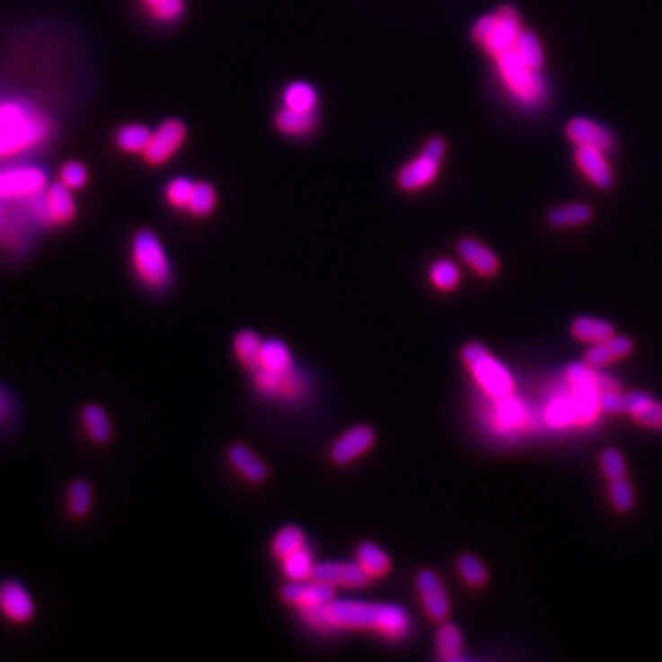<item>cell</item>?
Masks as SVG:
<instances>
[{"mask_svg": "<svg viewBox=\"0 0 662 662\" xmlns=\"http://www.w3.org/2000/svg\"><path fill=\"white\" fill-rule=\"evenodd\" d=\"M144 3H146V4H149V6L153 8V6H157V4L161 3V0H144Z\"/></svg>", "mask_w": 662, "mask_h": 662, "instance_id": "53", "label": "cell"}, {"mask_svg": "<svg viewBox=\"0 0 662 662\" xmlns=\"http://www.w3.org/2000/svg\"><path fill=\"white\" fill-rule=\"evenodd\" d=\"M186 138V128L181 120L170 119L159 126V129L153 133L144 154L146 161L153 166L164 164L172 154L182 146Z\"/></svg>", "mask_w": 662, "mask_h": 662, "instance_id": "10", "label": "cell"}, {"mask_svg": "<svg viewBox=\"0 0 662 662\" xmlns=\"http://www.w3.org/2000/svg\"><path fill=\"white\" fill-rule=\"evenodd\" d=\"M84 425L89 433V437L98 442V444H105L109 442L112 429H110V421L109 416L105 412V409H102L100 405H87L84 409Z\"/></svg>", "mask_w": 662, "mask_h": 662, "instance_id": "30", "label": "cell"}, {"mask_svg": "<svg viewBox=\"0 0 662 662\" xmlns=\"http://www.w3.org/2000/svg\"><path fill=\"white\" fill-rule=\"evenodd\" d=\"M49 188L47 172L39 166L19 164L0 168V201H31Z\"/></svg>", "mask_w": 662, "mask_h": 662, "instance_id": "5", "label": "cell"}, {"mask_svg": "<svg viewBox=\"0 0 662 662\" xmlns=\"http://www.w3.org/2000/svg\"><path fill=\"white\" fill-rule=\"evenodd\" d=\"M576 164L595 186L607 190L614 182L613 170L605 159V151L596 147L579 146L576 149Z\"/></svg>", "mask_w": 662, "mask_h": 662, "instance_id": "17", "label": "cell"}, {"mask_svg": "<svg viewBox=\"0 0 662 662\" xmlns=\"http://www.w3.org/2000/svg\"><path fill=\"white\" fill-rule=\"evenodd\" d=\"M153 137V131L140 124H129L116 131V144L126 153H140L146 151L149 140Z\"/></svg>", "mask_w": 662, "mask_h": 662, "instance_id": "32", "label": "cell"}, {"mask_svg": "<svg viewBox=\"0 0 662 662\" xmlns=\"http://www.w3.org/2000/svg\"><path fill=\"white\" fill-rule=\"evenodd\" d=\"M193 186H196V182H191V179H188V177H177V179H173L168 184V190H166L168 201L175 208H188L190 199H191V193H193Z\"/></svg>", "mask_w": 662, "mask_h": 662, "instance_id": "42", "label": "cell"}, {"mask_svg": "<svg viewBox=\"0 0 662 662\" xmlns=\"http://www.w3.org/2000/svg\"><path fill=\"white\" fill-rule=\"evenodd\" d=\"M500 402H504V403H502V407L499 409V418H502V421H504V423L512 425V423H517V421L523 418V410H521V407H519V403H517V402L508 400V398H504V400H500Z\"/></svg>", "mask_w": 662, "mask_h": 662, "instance_id": "49", "label": "cell"}, {"mask_svg": "<svg viewBox=\"0 0 662 662\" xmlns=\"http://www.w3.org/2000/svg\"><path fill=\"white\" fill-rule=\"evenodd\" d=\"M313 578L328 583V586L339 589H359L370 583V576L361 569L357 561L352 563H337V561H326L315 565Z\"/></svg>", "mask_w": 662, "mask_h": 662, "instance_id": "11", "label": "cell"}, {"mask_svg": "<svg viewBox=\"0 0 662 662\" xmlns=\"http://www.w3.org/2000/svg\"><path fill=\"white\" fill-rule=\"evenodd\" d=\"M593 217V212L587 205H565L560 208H554L549 214V223L558 228L567 226H579L589 223Z\"/></svg>", "mask_w": 662, "mask_h": 662, "instance_id": "33", "label": "cell"}, {"mask_svg": "<svg viewBox=\"0 0 662 662\" xmlns=\"http://www.w3.org/2000/svg\"><path fill=\"white\" fill-rule=\"evenodd\" d=\"M574 410L576 423H589L600 410L598 393L593 384H574Z\"/></svg>", "mask_w": 662, "mask_h": 662, "instance_id": "26", "label": "cell"}, {"mask_svg": "<svg viewBox=\"0 0 662 662\" xmlns=\"http://www.w3.org/2000/svg\"><path fill=\"white\" fill-rule=\"evenodd\" d=\"M254 384L263 396L269 398L300 400L307 394V379L300 370H296V366L282 374L254 370Z\"/></svg>", "mask_w": 662, "mask_h": 662, "instance_id": "8", "label": "cell"}, {"mask_svg": "<svg viewBox=\"0 0 662 662\" xmlns=\"http://www.w3.org/2000/svg\"><path fill=\"white\" fill-rule=\"evenodd\" d=\"M567 137L579 147V146H587V147H596L602 151H609L614 146V137L613 133L589 120L583 119V116H578V119H572L567 124Z\"/></svg>", "mask_w": 662, "mask_h": 662, "instance_id": "18", "label": "cell"}, {"mask_svg": "<svg viewBox=\"0 0 662 662\" xmlns=\"http://www.w3.org/2000/svg\"><path fill=\"white\" fill-rule=\"evenodd\" d=\"M277 128L289 137H300V135H307L315 129L317 126V114L315 110L309 112H302V110H295V109H282L277 114Z\"/></svg>", "mask_w": 662, "mask_h": 662, "instance_id": "25", "label": "cell"}, {"mask_svg": "<svg viewBox=\"0 0 662 662\" xmlns=\"http://www.w3.org/2000/svg\"><path fill=\"white\" fill-rule=\"evenodd\" d=\"M497 21L495 26L491 30V33L488 35V39L484 41V49L493 54L495 57H499L500 54L508 52L516 47L517 35L521 31V24H519V17L517 12L510 6L500 8L497 13Z\"/></svg>", "mask_w": 662, "mask_h": 662, "instance_id": "13", "label": "cell"}, {"mask_svg": "<svg viewBox=\"0 0 662 662\" xmlns=\"http://www.w3.org/2000/svg\"><path fill=\"white\" fill-rule=\"evenodd\" d=\"M514 50L519 54V57H521V59H523L530 68L539 70V68L543 66V61H544L543 49H541L539 39H537L532 31H526V30H521V31H519Z\"/></svg>", "mask_w": 662, "mask_h": 662, "instance_id": "36", "label": "cell"}, {"mask_svg": "<svg viewBox=\"0 0 662 662\" xmlns=\"http://www.w3.org/2000/svg\"><path fill=\"white\" fill-rule=\"evenodd\" d=\"M282 561V570L284 574L291 579V581H302V579H309L313 578V570H315V561H313V554L307 547L286 556Z\"/></svg>", "mask_w": 662, "mask_h": 662, "instance_id": "29", "label": "cell"}, {"mask_svg": "<svg viewBox=\"0 0 662 662\" xmlns=\"http://www.w3.org/2000/svg\"><path fill=\"white\" fill-rule=\"evenodd\" d=\"M284 102H286V107L289 109L309 112V110H315L319 94L313 85H309L305 82H295L286 89Z\"/></svg>", "mask_w": 662, "mask_h": 662, "instance_id": "31", "label": "cell"}, {"mask_svg": "<svg viewBox=\"0 0 662 662\" xmlns=\"http://www.w3.org/2000/svg\"><path fill=\"white\" fill-rule=\"evenodd\" d=\"M497 59L504 82L508 84L514 94L525 102H537L543 96V85L537 70L530 68L514 49L500 54Z\"/></svg>", "mask_w": 662, "mask_h": 662, "instance_id": "7", "label": "cell"}, {"mask_svg": "<svg viewBox=\"0 0 662 662\" xmlns=\"http://www.w3.org/2000/svg\"><path fill=\"white\" fill-rule=\"evenodd\" d=\"M52 135L49 116L28 100H0V159L28 153Z\"/></svg>", "mask_w": 662, "mask_h": 662, "instance_id": "2", "label": "cell"}, {"mask_svg": "<svg viewBox=\"0 0 662 662\" xmlns=\"http://www.w3.org/2000/svg\"><path fill=\"white\" fill-rule=\"evenodd\" d=\"M261 344L263 340L260 339L258 333L251 330H243L234 337V352H236V357L243 366L254 370L258 366Z\"/></svg>", "mask_w": 662, "mask_h": 662, "instance_id": "28", "label": "cell"}, {"mask_svg": "<svg viewBox=\"0 0 662 662\" xmlns=\"http://www.w3.org/2000/svg\"><path fill=\"white\" fill-rule=\"evenodd\" d=\"M572 335L583 342H600L614 335V328L607 321L595 317H578L570 326Z\"/></svg>", "mask_w": 662, "mask_h": 662, "instance_id": "27", "label": "cell"}, {"mask_svg": "<svg viewBox=\"0 0 662 662\" xmlns=\"http://www.w3.org/2000/svg\"><path fill=\"white\" fill-rule=\"evenodd\" d=\"M609 495H611V500H613L614 508L618 512H630L633 508L635 495H633V488H631V484L626 477L611 481Z\"/></svg>", "mask_w": 662, "mask_h": 662, "instance_id": "41", "label": "cell"}, {"mask_svg": "<svg viewBox=\"0 0 662 662\" xmlns=\"http://www.w3.org/2000/svg\"><path fill=\"white\" fill-rule=\"evenodd\" d=\"M184 0H161L157 6H153V15L161 21H175L184 13Z\"/></svg>", "mask_w": 662, "mask_h": 662, "instance_id": "45", "label": "cell"}, {"mask_svg": "<svg viewBox=\"0 0 662 662\" xmlns=\"http://www.w3.org/2000/svg\"><path fill=\"white\" fill-rule=\"evenodd\" d=\"M429 275H431V282L442 291H451L460 282V270L451 260L435 261Z\"/></svg>", "mask_w": 662, "mask_h": 662, "instance_id": "39", "label": "cell"}, {"mask_svg": "<svg viewBox=\"0 0 662 662\" xmlns=\"http://www.w3.org/2000/svg\"><path fill=\"white\" fill-rule=\"evenodd\" d=\"M567 377L572 384H593V381L596 377V368L589 366L586 361L572 363L567 368Z\"/></svg>", "mask_w": 662, "mask_h": 662, "instance_id": "46", "label": "cell"}, {"mask_svg": "<svg viewBox=\"0 0 662 662\" xmlns=\"http://www.w3.org/2000/svg\"><path fill=\"white\" fill-rule=\"evenodd\" d=\"M598 400H600V409L611 414H616V412L637 414L639 410H642L653 402L651 396L646 393H620V391L602 393L598 394Z\"/></svg>", "mask_w": 662, "mask_h": 662, "instance_id": "23", "label": "cell"}, {"mask_svg": "<svg viewBox=\"0 0 662 662\" xmlns=\"http://www.w3.org/2000/svg\"><path fill=\"white\" fill-rule=\"evenodd\" d=\"M423 151L435 154L437 159H444V154H446V142L442 138H438V137H433L429 142L425 144V149Z\"/></svg>", "mask_w": 662, "mask_h": 662, "instance_id": "52", "label": "cell"}, {"mask_svg": "<svg viewBox=\"0 0 662 662\" xmlns=\"http://www.w3.org/2000/svg\"><path fill=\"white\" fill-rule=\"evenodd\" d=\"M635 419L646 427H653V429H662V403L651 402L648 407L633 414Z\"/></svg>", "mask_w": 662, "mask_h": 662, "instance_id": "48", "label": "cell"}, {"mask_svg": "<svg viewBox=\"0 0 662 662\" xmlns=\"http://www.w3.org/2000/svg\"><path fill=\"white\" fill-rule=\"evenodd\" d=\"M68 512L74 517H84L91 512L93 506V488L85 481H74L66 493Z\"/></svg>", "mask_w": 662, "mask_h": 662, "instance_id": "35", "label": "cell"}, {"mask_svg": "<svg viewBox=\"0 0 662 662\" xmlns=\"http://www.w3.org/2000/svg\"><path fill=\"white\" fill-rule=\"evenodd\" d=\"M462 359L491 398L495 400L510 398L514 391L510 374L490 356V352L482 344L467 342L462 349Z\"/></svg>", "mask_w": 662, "mask_h": 662, "instance_id": "4", "label": "cell"}, {"mask_svg": "<svg viewBox=\"0 0 662 662\" xmlns=\"http://www.w3.org/2000/svg\"><path fill=\"white\" fill-rule=\"evenodd\" d=\"M600 462H602L604 475L609 479V482L626 477V462H624V458H622L620 451H616L613 447L605 449L600 456Z\"/></svg>", "mask_w": 662, "mask_h": 662, "instance_id": "43", "label": "cell"}, {"mask_svg": "<svg viewBox=\"0 0 662 662\" xmlns=\"http://www.w3.org/2000/svg\"><path fill=\"white\" fill-rule=\"evenodd\" d=\"M416 587H418V593H419V598L423 602L427 614L438 622L449 616V611H451L449 598L446 595L442 581L433 570H421L416 576Z\"/></svg>", "mask_w": 662, "mask_h": 662, "instance_id": "14", "label": "cell"}, {"mask_svg": "<svg viewBox=\"0 0 662 662\" xmlns=\"http://www.w3.org/2000/svg\"><path fill=\"white\" fill-rule=\"evenodd\" d=\"M216 207V190L212 184L208 182H196V186H193V193H191V199H190V205H188V210L193 214V216H208Z\"/></svg>", "mask_w": 662, "mask_h": 662, "instance_id": "38", "label": "cell"}, {"mask_svg": "<svg viewBox=\"0 0 662 662\" xmlns=\"http://www.w3.org/2000/svg\"><path fill=\"white\" fill-rule=\"evenodd\" d=\"M295 366L289 348L278 340V339H269L263 340L260 349V359L258 366L254 370H263L269 374H282Z\"/></svg>", "mask_w": 662, "mask_h": 662, "instance_id": "22", "label": "cell"}, {"mask_svg": "<svg viewBox=\"0 0 662 662\" xmlns=\"http://www.w3.org/2000/svg\"><path fill=\"white\" fill-rule=\"evenodd\" d=\"M12 410H13L12 400H10V396H8V393L4 391V388L0 386V423L6 421L12 416Z\"/></svg>", "mask_w": 662, "mask_h": 662, "instance_id": "51", "label": "cell"}, {"mask_svg": "<svg viewBox=\"0 0 662 662\" xmlns=\"http://www.w3.org/2000/svg\"><path fill=\"white\" fill-rule=\"evenodd\" d=\"M87 168L80 163H68L61 168V182L70 190H80L87 184Z\"/></svg>", "mask_w": 662, "mask_h": 662, "instance_id": "44", "label": "cell"}, {"mask_svg": "<svg viewBox=\"0 0 662 662\" xmlns=\"http://www.w3.org/2000/svg\"><path fill=\"white\" fill-rule=\"evenodd\" d=\"M228 460L234 470H236L249 482L258 484L267 479V465L247 446L234 444L228 449Z\"/></svg>", "mask_w": 662, "mask_h": 662, "instance_id": "21", "label": "cell"}, {"mask_svg": "<svg viewBox=\"0 0 662 662\" xmlns=\"http://www.w3.org/2000/svg\"><path fill=\"white\" fill-rule=\"evenodd\" d=\"M131 251L137 275L146 286L153 289H163L170 284L172 263L161 240L157 238V234L151 230L137 232Z\"/></svg>", "mask_w": 662, "mask_h": 662, "instance_id": "3", "label": "cell"}, {"mask_svg": "<svg viewBox=\"0 0 662 662\" xmlns=\"http://www.w3.org/2000/svg\"><path fill=\"white\" fill-rule=\"evenodd\" d=\"M375 442V433L368 425H356L352 429H348L344 435H340L331 449L330 456L335 463H349L357 460L363 453H366Z\"/></svg>", "mask_w": 662, "mask_h": 662, "instance_id": "12", "label": "cell"}, {"mask_svg": "<svg viewBox=\"0 0 662 662\" xmlns=\"http://www.w3.org/2000/svg\"><path fill=\"white\" fill-rule=\"evenodd\" d=\"M356 561L370 576V579L383 578L393 569L391 558L375 543H361L356 552Z\"/></svg>", "mask_w": 662, "mask_h": 662, "instance_id": "24", "label": "cell"}, {"mask_svg": "<svg viewBox=\"0 0 662 662\" xmlns=\"http://www.w3.org/2000/svg\"><path fill=\"white\" fill-rule=\"evenodd\" d=\"M633 340L630 337L624 335H613L605 340L595 342L593 348H589V352L586 354V363L593 368H602L616 359L626 357L633 352Z\"/></svg>", "mask_w": 662, "mask_h": 662, "instance_id": "19", "label": "cell"}, {"mask_svg": "<svg viewBox=\"0 0 662 662\" xmlns=\"http://www.w3.org/2000/svg\"><path fill=\"white\" fill-rule=\"evenodd\" d=\"M0 613L15 624H24L35 613L33 598L15 579L0 583Z\"/></svg>", "mask_w": 662, "mask_h": 662, "instance_id": "15", "label": "cell"}, {"mask_svg": "<svg viewBox=\"0 0 662 662\" xmlns=\"http://www.w3.org/2000/svg\"><path fill=\"white\" fill-rule=\"evenodd\" d=\"M593 386L596 388L598 394L620 391V386H618V381L616 379H613L611 375H605V374H598V372H596V377L593 381Z\"/></svg>", "mask_w": 662, "mask_h": 662, "instance_id": "50", "label": "cell"}, {"mask_svg": "<svg viewBox=\"0 0 662 662\" xmlns=\"http://www.w3.org/2000/svg\"><path fill=\"white\" fill-rule=\"evenodd\" d=\"M458 252L462 260L470 267H473L482 277H493L499 270L497 256L486 245H482L473 238H462L458 242Z\"/></svg>", "mask_w": 662, "mask_h": 662, "instance_id": "20", "label": "cell"}, {"mask_svg": "<svg viewBox=\"0 0 662 662\" xmlns=\"http://www.w3.org/2000/svg\"><path fill=\"white\" fill-rule=\"evenodd\" d=\"M305 547V535L298 526H286L282 528L275 539H272V554H275L278 560H284L286 556L300 551Z\"/></svg>", "mask_w": 662, "mask_h": 662, "instance_id": "34", "label": "cell"}, {"mask_svg": "<svg viewBox=\"0 0 662 662\" xmlns=\"http://www.w3.org/2000/svg\"><path fill=\"white\" fill-rule=\"evenodd\" d=\"M458 570L462 578L470 583L472 587H481L488 579V572L484 565L473 554H463L458 558Z\"/></svg>", "mask_w": 662, "mask_h": 662, "instance_id": "40", "label": "cell"}, {"mask_svg": "<svg viewBox=\"0 0 662 662\" xmlns=\"http://www.w3.org/2000/svg\"><path fill=\"white\" fill-rule=\"evenodd\" d=\"M309 628L321 633L375 631L388 640H402L410 633V616L402 605L331 600L330 604L300 613Z\"/></svg>", "mask_w": 662, "mask_h": 662, "instance_id": "1", "label": "cell"}, {"mask_svg": "<svg viewBox=\"0 0 662 662\" xmlns=\"http://www.w3.org/2000/svg\"><path fill=\"white\" fill-rule=\"evenodd\" d=\"M437 648H438V657L444 660L460 658L462 649H463L460 630L455 624H444L437 637Z\"/></svg>", "mask_w": 662, "mask_h": 662, "instance_id": "37", "label": "cell"}, {"mask_svg": "<svg viewBox=\"0 0 662 662\" xmlns=\"http://www.w3.org/2000/svg\"><path fill=\"white\" fill-rule=\"evenodd\" d=\"M442 159H437L435 154L423 151L419 157L405 164L398 173V184L405 191H416L427 184H431L438 172H440Z\"/></svg>", "mask_w": 662, "mask_h": 662, "instance_id": "16", "label": "cell"}, {"mask_svg": "<svg viewBox=\"0 0 662 662\" xmlns=\"http://www.w3.org/2000/svg\"><path fill=\"white\" fill-rule=\"evenodd\" d=\"M4 221V212H3V207H0V223Z\"/></svg>", "mask_w": 662, "mask_h": 662, "instance_id": "54", "label": "cell"}, {"mask_svg": "<svg viewBox=\"0 0 662 662\" xmlns=\"http://www.w3.org/2000/svg\"><path fill=\"white\" fill-rule=\"evenodd\" d=\"M282 600L296 607L300 613L311 611L335 600V587L317 578L291 581L282 589Z\"/></svg>", "mask_w": 662, "mask_h": 662, "instance_id": "9", "label": "cell"}, {"mask_svg": "<svg viewBox=\"0 0 662 662\" xmlns=\"http://www.w3.org/2000/svg\"><path fill=\"white\" fill-rule=\"evenodd\" d=\"M31 217L43 225H63L74 219L75 203L70 188L63 182L49 186L30 203Z\"/></svg>", "mask_w": 662, "mask_h": 662, "instance_id": "6", "label": "cell"}, {"mask_svg": "<svg viewBox=\"0 0 662 662\" xmlns=\"http://www.w3.org/2000/svg\"><path fill=\"white\" fill-rule=\"evenodd\" d=\"M549 419L554 425H567L576 421V410H574V403L572 400H561L558 403H554L549 410Z\"/></svg>", "mask_w": 662, "mask_h": 662, "instance_id": "47", "label": "cell"}]
</instances>
